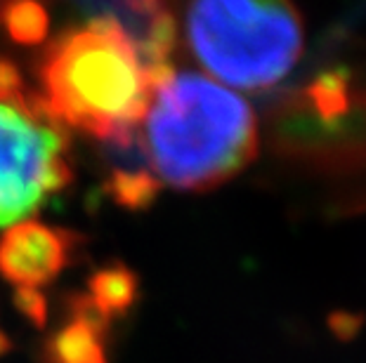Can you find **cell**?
Here are the masks:
<instances>
[{"label":"cell","instance_id":"obj_1","mask_svg":"<svg viewBox=\"0 0 366 363\" xmlns=\"http://www.w3.org/2000/svg\"><path fill=\"white\" fill-rule=\"evenodd\" d=\"M258 116L244 97L204 73L166 68L132 135L157 187L210 191L258 153Z\"/></svg>","mask_w":366,"mask_h":363},{"label":"cell","instance_id":"obj_2","mask_svg":"<svg viewBox=\"0 0 366 363\" xmlns=\"http://www.w3.org/2000/svg\"><path fill=\"white\" fill-rule=\"evenodd\" d=\"M166 68L152 64L123 21L95 17L45 45L36 95L64 130L119 144L137 130Z\"/></svg>","mask_w":366,"mask_h":363},{"label":"cell","instance_id":"obj_3","mask_svg":"<svg viewBox=\"0 0 366 363\" xmlns=\"http://www.w3.org/2000/svg\"><path fill=\"white\" fill-rule=\"evenodd\" d=\"M184 41L217 83L258 92L298 64L305 26L293 0H189Z\"/></svg>","mask_w":366,"mask_h":363},{"label":"cell","instance_id":"obj_4","mask_svg":"<svg viewBox=\"0 0 366 363\" xmlns=\"http://www.w3.org/2000/svg\"><path fill=\"white\" fill-rule=\"evenodd\" d=\"M71 177L66 130L0 59V229L29 220Z\"/></svg>","mask_w":366,"mask_h":363},{"label":"cell","instance_id":"obj_5","mask_svg":"<svg viewBox=\"0 0 366 363\" xmlns=\"http://www.w3.org/2000/svg\"><path fill=\"white\" fill-rule=\"evenodd\" d=\"M74 234L41 222H17L0 236V276L17 292H38L64 272Z\"/></svg>","mask_w":366,"mask_h":363},{"label":"cell","instance_id":"obj_6","mask_svg":"<svg viewBox=\"0 0 366 363\" xmlns=\"http://www.w3.org/2000/svg\"><path fill=\"white\" fill-rule=\"evenodd\" d=\"M109 323L88 297H76L71 316L50 335L43 347V363H109Z\"/></svg>","mask_w":366,"mask_h":363},{"label":"cell","instance_id":"obj_7","mask_svg":"<svg viewBox=\"0 0 366 363\" xmlns=\"http://www.w3.org/2000/svg\"><path fill=\"white\" fill-rule=\"evenodd\" d=\"M92 307L102 312L107 319L126 314L137 297V279L126 267L102 269L92 276L88 285V295Z\"/></svg>","mask_w":366,"mask_h":363}]
</instances>
